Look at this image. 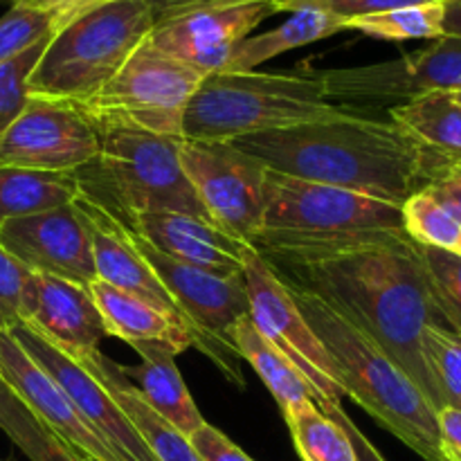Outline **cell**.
Wrapping results in <instances>:
<instances>
[{
	"mask_svg": "<svg viewBox=\"0 0 461 461\" xmlns=\"http://www.w3.org/2000/svg\"><path fill=\"white\" fill-rule=\"evenodd\" d=\"M264 259L288 288L315 295L372 340L412 378L437 412L444 408L423 360L421 340L428 327L448 324L435 304L419 246L403 230H387L327 255Z\"/></svg>",
	"mask_w": 461,
	"mask_h": 461,
	"instance_id": "6da1fadb",
	"label": "cell"
},
{
	"mask_svg": "<svg viewBox=\"0 0 461 461\" xmlns=\"http://www.w3.org/2000/svg\"><path fill=\"white\" fill-rule=\"evenodd\" d=\"M232 144L275 174L331 185L399 207L453 165L390 117L378 120L351 111L246 135Z\"/></svg>",
	"mask_w": 461,
	"mask_h": 461,
	"instance_id": "7a4b0ae2",
	"label": "cell"
},
{
	"mask_svg": "<svg viewBox=\"0 0 461 461\" xmlns=\"http://www.w3.org/2000/svg\"><path fill=\"white\" fill-rule=\"evenodd\" d=\"M306 322L338 369L345 396L376 419L423 461H446L437 410L372 340L347 324L322 300L288 288Z\"/></svg>",
	"mask_w": 461,
	"mask_h": 461,
	"instance_id": "3957f363",
	"label": "cell"
},
{
	"mask_svg": "<svg viewBox=\"0 0 461 461\" xmlns=\"http://www.w3.org/2000/svg\"><path fill=\"white\" fill-rule=\"evenodd\" d=\"M387 230H403L399 205L268 171L264 219L252 248L264 257L327 255Z\"/></svg>",
	"mask_w": 461,
	"mask_h": 461,
	"instance_id": "277c9868",
	"label": "cell"
},
{
	"mask_svg": "<svg viewBox=\"0 0 461 461\" xmlns=\"http://www.w3.org/2000/svg\"><path fill=\"white\" fill-rule=\"evenodd\" d=\"M342 111L324 93L320 75L212 72L189 99L183 138L234 142L268 131L291 129Z\"/></svg>",
	"mask_w": 461,
	"mask_h": 461,
	"instance_id": "5b68a950",
	"label": "cell"
},
{
	"mask_svg": "<svg viewBox=\"0 0 461 461\" xmlns=\"http://www.w3.org/2000/svg\"><path fill=\"white\" fill-rule=\"evenodd\" d=\"M95 126L99 133L97 158L75 171L84 196L106 207L122 223L156 210L210 221L180 167L178 149L183 138L111 122Z\"/></svg>",
	"mask_w": 461,
	"mask_h": 461,
	"instance_id": "8992f818",
	"label": "cell"
},
{
	"mask_svg": "<svg viewBox=\"0 0 461 461\" xmlns=\"http://www.w3.org/2000/svg\"><path fill=\"white\" fill-rule=\"evenodd\" d=\"M147 0H106L54 32L27 79L32 97L86 104L149 39Z\"/></svg>",
	"mask_w": 461,
	"mask_h": 461,
	"instance_id": "52a82bcc",
	"label": "cell"
},
{
	"mask_svg": "<svg viewBox=\"0 0 461 461\" xmlns=\"http://www.w3.org/2000/svg\"><path fill=\"white\" fill-rule=\"evenodd\" d=\"M203 79L205 75L201 70L169 57L147 39L81 108L95 124L111 122L183 138L185 111Z\"/></svg>",
	"mask_w": 461,
	"mask_h": 461,
	"instance_id": "ba28073f",
	"label": "cell"
},
{
	"mask_svg": "<svg viewBox=\"0 0 461 461\" xmlns=\"http://www.w3.org/2000/svg\"><path fill=\"white\" fill-rule=\"evenodd\" d=\"M133 234V232H131ZM135 246L160 277L169 295L178 304L192 331L201 340V351L237 385H243L241 358L232 347V329L241 318L250 315L246 282L241 275L207 273L194 266L180 264L149 246L133 234Z\"/></svg>",
	"mask_w": 461,
	"mask_h": 461,
	"instance_id": "9c48e42d",
	"label": "cell"
},
{
	"mask_svg": "<svg viewBox=\"0 0 461 461\" xmlns=\"http://www.w3.org/2000/svg\"><path fill=\"white\" fill-rule=\"evenodd\" d=\"M320 77L327 99L342 111L392 108L428 93H459L461 39L444 34L428 48L394 61L333 68Z\"/></svg>",
	"mask_w": 461,
	"mask_h": 461,
	"instance_id": "30bf717a",
	"label": "cell"
},
{
	"mask_svg": "<svg viewBox=\"0 0 461 461\" xmlns=\"http://www.w3.org/2000/svg\"><path fill=\"white\" fill-rule=\"evenodd\" d=\"M178 160L207 219L252 246L264 219L268 169L232 142L183 138Z\"/></svg>",
	"mask_w": 461,
	"mask_h": 461,
	"instance_id": "8fae6325",
	"label": "cell"
},
{
	"mask_svg": "<svg viewBox=\"0 0 461 461\" xmlns=\"http://www.w3.org/2000/svg\"><path fill=\"white\" fill-rule=\"evenodd\" d=\"M243 282L250 300V320L309 381L318 408L342 403L345 392L331 356L297 309L286 284L252 246L243 255Z\"/></svg>",
	"mask_w": 461,
	"mask_h": 461,
	"instance_id": "7c38bea8",
	"label": "cell"
},
{
	"mask_svg": "<svg viewBox=\"0 0 461 461\" xmlns=\"http://www.w3.org/2000/svg\"><path fill=\"white\" fill-rule=\"evenodd\" d=\"M99 153L95 122L79 104L32 97L0 131V167L75 174Z\"/></svg>",
	"mask_w": 461,
	"mask_h": 461,
	"instance_id": "4fadbf2b",
	"label": "cell"
},
{
	"mask_svg": "<svg viewBox=\"0 0 461 461\" xmlns=\"http://www.w3.org/2000/svg\"><path fill=\"white\" fill-rule=\"evenodd\" d=\"M273 0H216L156 23L149 41L203 75L221 72L232 50L273 16Z\"/></svg>",
	"mask_w": 461,
	"mask_h": 461,
	"instance_id": "5bb4252c",
	"label": "cell"
},
{
	"mask_svg": "<svg viewBox=\"0 0 461 461\" xmlns=\"http://www.w3.org/2000/svg\"><path fill=\"white\" fill-rule=\"evenodd\" d=\"M9 333L61 385L81 419L111 448L117 461H156L106 385L88 367L27 324H18Z\"/></svg>",
	"mask_w": 461,
	"mask_h": 461,
	"instance_id": "9a60e30c",
	"label": "cell"
},
{
	"mask_svg": "<svg viewBox=\"0 0 461 461\" xmlns=\"http://www.w3.org/2000/svg\"><path fill=\"white\" fill-rule=\"evenodd\" d=\"M0 246L32 273L84 286L97 279L88 230L72 203L7 221L0 225Z\"/></svg>",
	"mask_w": 461,
	"mask_h": 461,
	"instance_id": "2e32d148",
	"label": "cell"
},
{
	"mask_svg": "<svg viewBox=\"0 0 461 461\" xmlns=\"http://www.w3.org/2000/svg\"><path fill=\"white\" fill-rule=\"evenodd\" d=\"M21 320L72 358L95 354L108 338L90 288L52 275H30L23 288Z\"/></svg>",
	"mask_w": 461,
	"mask_h": 461,
	"instance_id": "e0dca14e",
	"label": "cell"
},
{
	"mask_svg": "<svg viewBox=\"0 0 461 461\" xmlns=\"http://www.w3.org/2000/svg\"><path fill=\"white\" fill-rule=\"evenodd\" d=\"M72 205L79 212L81 221H84L86 230H88L90 246H93L95 273H97L99 282L108 284V286L117 288V291L129 293L133 297H140V300L149 302L156 309H162L165 313L178 318L192 331L185 315L180 313L176 300L169 295L160 277L153 273V268L144 259L142 252L138 250L131 230L115 214H111L106 207L90 201L81 192L77 194ZM198 351H201V340H198Z\"/></svg>",
	"mask_w": 461,
	"mask_h": 461,
	"instance_id": "ac0fdd59",
	"label": "cell"
},
{
	"mask_svg": "<svg viewBox=\"0 0 461 461\" xmlns=\"http://www.w3.org/2000/svg\"><path fill=\"white\" fill-rule=\"evenodd\" d=\"M0 381L12 394L63 441L97 461H117L106 444L90 430L57 381L18 345L16 338L0 329Z\"/></svg>",
	"mask_w": 461,
	"mask_h": 461,
	"instance_id": "d6986e66",
	"label": "cell"
},
{
	"mask_svg": "<svg viewBox=\"0 0 461 461\" xmlns=\"http://www.w3.org/2000/svg\"><path fill=\"white\" fill-rule=\"evenodd\" d=\"M124 225L158 252L180 264L223 277L243 273V255L250 246L225 234L210 221L156 210L133 216Z\"/></svg>",
	"mask_w": 461,
	"mask_h": 461,
	"instance_id": "ffe728a7",
	"label": "cell"
},
{
	"mask_svg": "<svg viewBox=\"0 0 461 461\" xmlns=\"http://www.w3.org/2000/svg\"><path fill=\"white\" fill-rule=\"evenodd\" d=\"M88 288L102 313L108 338H120L129 347L162 345L176 356L189 347L198 349V338L174 315L99 279L90 282Z\"/></svg>",
	"mask_w": 461,
	"mask_h": 461,
	"instance_id": "44dd1931",
	"label": "cell"
},
{
	"mask_svg": "<svg viewBox=\"0 0 461 461\" xmlns=\"http://www.w3.org/2000/svg\"><path fill=\"white\" fill-rule=\"evenodd\" d=\"M142 363L138 367L120 365L122 374L138 390L140 399L169 421L185 437H192L205 423L198 405L194 403L183 376L174 363V351L162 345H133Z\"/></svg>",
	"mask_w": 461,
	"mask_h": 461,
	"instance_id": "7402d4cb",
	"label": "cell"
},
{
	"mask_svg": "<svg viewBox=\"0 0 461 461\" xmlns=\"http://www.w3.org/2000/svg\"><path fill=\"white\" fill-rule=\"evenodd\" d=\"M84 367H88L99 381L106 385V390L111 392L113 399L117 401V405L122 408V412L129 417V421L133 423V428L138 430V435L142 437V441L147 444V448L151 450V455L156 461H201V457L194 450L189 437H185L183 432L176 430L169 421L160 417L158 412H153L142 399H140L138 390L129 383V378L122 374L120 365L115 360L108 358L102 351H95V354L86 356V358H77Z\"/></svg>",
	"mask_w": 461,
	"mask_h": 461,
	"instance_id": "603a6c76",
	"label": "cell"
},
{
	"mask_svg": "<svg viewBox=\"0 0 461 461\" xmlns=\"http://www.w3.org/2000/svg\"><path fill=\"white\" fill-rule=\"evenodd\" d=\"M232 347L239 358L248 360L252 365L257 376L261 378V383L268 387L273 399L277 401L282 414H288L291 410L315 401L309 381L302 376L300 369L273 342L261 336L250 315H246V318L234 324Z\"/></svg>",
	"mask_w": 461,
	"mask_h": 461,
	"instance_id": "cb8c5ba5",
	"label": "cell"
},
{
	"mask_svg": "<svg viewBox=\"0 0 461 461\" xmlns=\"http://www.w3.org/2000/svg\"><path fill=\"white\" fill-rule=\"evenodd\" d=\"M347 23L340 18L331 16L320 9H297L291 12L284 25L266 32V34L248 36L230 54L225 63V72H250L261 63L288 52V50L302 48V45L315 43V41L329 39V36L345 32Z\"/></svg>",
	"mask_w": 461,
	"mask_h": 461,
	"instance_id": "d4e9b609",
	"label": "cell"
},
{
	"mask_svg": "<svg viewBox=\"0 0 461 461\" xmlns=\"http://www.w3.org/2000/svg\"><path fill=\"white\" fill-rule=\"evenodd\" d=\"M387 117L437 156L461 162V104L453 93L421 95L387 108Z\"/></svg>",
	"mask_w": 461,
	"mask_h": 461,
	"instance_id": "484cf974",
	"label": "cell"
},
{
	"mask_svg": "<svg viewBox=\"0 0 461 461\" xmlns=\"http://www.w3.org/2000/svg\"><path fill=\"white\" fill-rule=\"evenodd\" d=\"M79 194L75 174L0 167V225L21 216L70 205Z\"/></svg>",
	"mask_w": 461,
	"mask_h": 461,
	"instance_id": "4316f807",
	"label": "cell"
},
{
	"mask_svg": "<svg viewBox=\"0 0 461 461\" xmlns=\"http://www.w3.org/2000/svg\"><path fill=\"white\" fill-rule=\"evenodd\" d=\"M0 430L30 461H97L43 426L3 381H0Z\"/></svg>",
	"mask_w": 461,
	"mask_h": 461,
	"instance_id": "83f0119b",
	"label": "cell"
},
{
	"mask_svg": "<svg viewBox=\"0 0 461 461\" xmlns=\"http://www.w3.org/2000/svg\"><path fill=\"white\" fill-rule=\"evenodd\" d=\"M302 461H356L347 432L315 401L284 414Z\"/></svg>",
	"mask_w": 461,
	"mask_h": 461,
	"instance_id": "f1b7e54d",
	"label": "cell"
},
{
	"mask_svg": "<svg viewBox=\"0 0 461 461\" xmlns=\"http://www.w3.org/2000/svg\"><path fill=\"white\" fill-rule=\"evenodd\" d=\"M347 30H356L378 41L441 39L444 36V0L356 18L347 23Z\"/></svg>",
	"mask_w": 461,
	"mask_h": 461,
	"instance_id": "f546056e",
	"label": "cell"
},
{
	"mask_svg": "<svg viewBox=\"0 0 461 461\" xmlns=\"http://www.w3.org/2000/svg\"><path fill=\"white\" fill-rule=\"evenodd\" d=\"M403 232L417 246L439 248L459 255L461 252V223L453 219L428 189L412 194L401 205Z\"/></svg>",
	"mask_w": 461,
	"mask_h": 461,
	"instance_id": "4dcf8cb0",
	"label": "cell"
},
{
	"mask_svg": "<svg viewBox=\"0 0 461 461\" xmlns=\"http://www.w3.org/2000/svg\"><path fill=\"white\" fill-rule=\"evenodd\" d=\"M421 351L441 405L461 410V336L444 327H428Z\"/></svg>",
	"mask_w": 461,
	"mask_h": 461,
	"instance_id": "1f68e13d",
	"label": "cell"
},
{
	"mask_svg": "<svg viewBox=\"0 0 461 461\" xmlns=\"http://www.w3.org/2000/svg\"><path fill=\"white\" fill-rule=\"evenodd\" d=\"M432 297L450 331L461 336V257L439 248L419 246Z\"/></svg>",
	"mask_w": 461,
	"mask_h": 461,
	"instance_id": "d6a6232c",
	"label": "cell"
},
{
	"mask_svg": "<svg viewBox=\"0 0 461 461\" xmlns=\"http://www.w3.org/2000/svg\"><path fill=\"white\" fill-rule=\"evenodd\" d=\"M57 30L59 25L54 18L34 9L12 5L9 12L0 18V63L21 57L25 50L54 36Z\"/></svg>",
	"mask_w": 461,
	"mask_h": 461,
	"instance_id": "836d02e7",
	"label": "cell"
},
{
	"mask_svg": "<svg viewBox=\"0 0 461 461\" xmlns=\"http://www.w3.org/2000/svg\"><path fill=\"white\" fill-rule=\"evenodd\" d=\"M52 39V36H50ZM41 41L34 48L25 50L21 57L12 59L7 63H0V131L21 113V108L27 102V79H30L32 70L39 63L41 54H43L48 41Z\"/></svg>",
	"mask_w": 461,
	"mask_h": 461,
	"instance_id": "e575fe53",
	"label": "cell"
},
{
	"mask_svg": "<svg viewBox=\"0 0 461 461\" xmlns=\"http://www.w3.org/2000/svg\"><path fill=\"white\" fill-rule=\"evenodd\" d=\"M435 3V0H273L275 12H297V9H320L340 21L349 23L356 18L374 16V14L392 12L401 7H414V5Z\"/></svg>",
	"mask_w": 461,
	"mask_h": 461,
	"instance_id": "d590c367",
	"label": "cell"
},
{
	"mask_svg": "<svg viewBox=\"0 0 461 461\" xmlns=\"http://www.w3.org/2000/svg\"><path fill=\"white\" fill-rule=\"evenodd\" d=\"M30 275V268H25L12 252L0 246V329L3 331L23 324L21 297Z\"/></svg>",
	"mask_w": 461,
	"mask_h": 461,
	"instance_id": "8d00e7d4",
	"label": "cell"
},
{
	"mask_svg": "<svg viewBox=\"0 0 461 461\" xmlns=\"http://www.w3.org/2000/svg\"><path fill=\"white\" fill-rule=\"evenodd\" d=\"M189 441L201 461H255L248 457L234 441H230L219 428L210 426L207 421L189 437Z\"/></svg>",
	"mask_w": 461,
	"mask_h": 461,
	"instance_id": "74e56055",
	"label": "cell"
},
{
	"mask_svg": "<svg viewBox=\"0 0 461 461\" xmlns=\"http://www.w3.org/2000/svg\"><path fill=\"white\" fill-rule=\"evenodd\" d=\"M102 3L106 0H12V5H18V7L34 9V12L54 18L59 30Z\"/></svg>",
	"mask_w": 461,
	"mask_h": 461,
	"instance_id": "f35d334b",
	"label": "cell"
},
{
	"mask_svg": "<svg viewBox=\"0 0 461 461\" xmlns=\"http://www.w3.org/2000/svg\"><path fill=\"white\" fill-rule=\"evenodd\" d=\"M428 192L432 194L437 203L461 223V162H453L435 183L428 185Z\"/></svg>",
	"mask_w": 461,
	"mask_h": 461,
	"instance_id": "ab89813d",
	"label": "cell"
},
{
	"mask_svg": "<svg viewBox=\"0 0 461 461\" xmlns=\"http://www.w3.org/2000/svg\"><path fill=\"white\" fill-rule=\"evenodd\" d=\"M320 410H322L329 419H333V421H336L338 426L347 432V437H349V441H351V448H354L356 461H385L383 459V455L374 448L372 441L363 435V430H360V428L351 421L349 414L342 410L340 403L324 405V408H320Z\"/></svg>",
	"mask_w": 461,
	"mask_h": 461,
	"instance_id": "60d3db41",
	"label": "cell"
},
{
	"mask_svg": "<svg viewBox=\"0 0 461 461\" xmlns=\"http://www.w3.org/2000/svg\"><path fill=\"white\" fill-rule=\"evenodd\" d=\"M437 421H439L441 441L448 453L461 459V410L457 408H444L437 412Z\"/></svg>",
	"mask_w": 461,
	"mask_h": 461,
	"instance_id": "b9f144b4",
	"label": "cell"
},
{
	"mask_svg": "<svg viewBox=\"0 0 461 461\" xmlns=\"http://www.w3.org/2000/svg\"><path fill=\"white\" fill-rule=\"evenodd\" d=\"M216 3V0H147L149 9L153 14V21L160 23L165 18L176 16V14L189 12L194 7H201V5Z\"/></svg>",
	"mask_w": 461,
	"mask_h": 461,
	"instance_id": "7bdbcfd3",
	"label": "cell"
},
{
	"mask_svg": "<svg viewBox=\"0 0 461 461\" xmlns=\"http://www.w3.org/2000/svg\"><path fill=\"white\" fill-rule=\"evenodd\" d=\"M444 34L461 39V0H444Z\"/></svg>",
	"mask_w": 461,
	"mask_h": 461,
	"instance_id": "ee69618b",
	"label": "cell"
},
{
	"mask_svg": "<svg viewBox=\"0 0 461 461\" xmlns=\"http://www.w3.org/2000/svg\"><path fill=\"white\" fill-rule=\"evenodd\" d=\"M446 450V448H444ZM446 461H461L459 457H455L453 453H448V450H446Z\"/></svg>",
	"mask_w": 461,
	"mask_h": 461,
	"instance_id": "f6af8a7d",
	"label": "cell"
},
{
	"mask_svg": "<svg viewBox=\"0 0 461 461\" xmlns=\"http://www.w3.org/2000/svg\"><path fill=\"white\" fill-rule=\"evenodd\" d=\"M453 97H455V99H457V102L461 104V90H459V93H453Z\"/></svg>",
	"mask_w": 461,
	"mask_h": 461,
	"instance_id": "bcb514c9",
	"label": "cell"
},
{
	"mask_svg": "<svg viewBox=\"0 0 461 461\" xmlns=\"http://www.w3.org/2000/svg\"><path fill=\"white\" fill-rule=\"evenodd\" d=\"M459 257H461V252H459Z\"/></svg>",
	"mask_w": 461,
	"mask_h": 461,
	"instance_id": "7dc6e473",
	"label": "cell"
},
{
	"mask_svg": "<svg viewBox=\"0 0 461 461\" xmlns=\"http://www.w3.org/2000/svg\"><path fill=\"white\" fill-rule=\"evenodd\" d=\"M0 461H3V459H0Z\"/></svg>",
	"mask_w": 461,
	"mask_h": 461,
	"instance_id": "c3c4849f",
	"label": "cell"
}]
</instances>
